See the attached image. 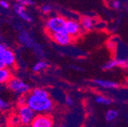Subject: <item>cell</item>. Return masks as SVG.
I'll list each match as a JSON object with an SVG mask.
<instances>
[{"instance_id":"obj_1","label":"cell","mask_w":128,"mask_h":127,"mask_svg":"<svg viewBox=\"0 0 128 127\" xmlns=\"http://www.w3.org/2000/svg\"><path fill=\"white\" fill-rule=\"evenodd\" d=\"M27 105L36 114H47L53 110L54 103L50 98H39L29 93L27 95Z\"/></svg>"},{"instance_id":"obj_2","label":"cell","mask_w":128,"mask_h":127,"mask_svg":"<svg viewBox=\"0 0 128 127\" xmlns=\"http://www.w3.org/2000/svg\"><path fill=\"white\" fill-rule=\"evenodd\" d=\"M66 19L62 16L50 17L45 21V30L48 35L65 31Z\"/></svg>"},{"instance_id":"obj_3","label":"cell","mask_w":128,"mask_h":127,"mask_svg":"<svg viewBox=\"0 0 128 127\" xmlns=\"http://www.w3.org/2000/svg\"><path fill=\"white\" fill-rule=\"evenodd\" d=\"M8 88L13 92L21 95H27L30 92V86L26 84L21 78L12 77L7 84Z\"/></svg>"},{"instance_id":"obj_4","label":"cell","mask_w":128,"mask_h":127,"mask_svg":"<svg viewBox=\"0 0 128 127\" xmlns=\"http://www.w3.org/2000/svg\"><path fill=\"white\" fill-rule=\"evenodd\" d=\"M16 114L20 120L22 126H30L37 116L34 111L32 110L28 105L18 107Z\"/></svg>"},{"instance_id":"obj_5","label":"cell","mask_w":128,"mask_h":127,"mask_svg":"<svg viewBox=\"0 0 128 127\" xmlns=\"http://www.w3.org/2000/svg\"><path fill=\"white\" fill-rule=\"evenodd\" d=\"M31 127H54V120L48 114H37L30 124Z\"/></svg>"},{"instance_id":"obj_6","label":"cell","mask_w":128,"mask_h":127,"mask_svg":"<svg viewBox=\"0 0 128 127\" xmlns=\"http://www.w3.org/2000/svg\"><path fill=\"white\" fill-rule=\"evenodd\" d=\"M82 27L80 25V23L75 20H66L65 31L72 37H78L81 33Z\"/></svg>"},{"instance_id":"obj_7","label":"cell","mask_w":128,"mask_h":127,"mask_svg":"<svg viewBox=\"0 0 128 127\" xmlns=\"http://www.w3.org/2000/svg\"><path fill=\"white\" fill-rule=\"evenodd\" d=\"M50 37L53 40V41L61 46H67L70 44L73 40V38H72L66 31L51 34L50 35Z\"/></svg>"},{"instance_id":"obj_8","label":"cell","mask_w":128,"mask_h":127,"mask_svg":"<svg viewBox=\"0 0 128 127\" xmlns=\"http://www.w3.org/2000/svg\"><path fill=\"white\" fill-rule=\"evenodd\" d=\"M117 66L127 68L128 67V60L124 59H114L108 61L105 64L103 65L102 69L104 70H110Z\"/></svg>"},{"instance_id":"obj_9","label":"cell","mask_w":128,"mask_h":127,"mask_svg":"<svg viewBox=\"0 0 128 127\" xmlns=\"http://www.w3.org/2000/svg\"><path fill=\"white\" fill-rule=\"evenodd\" d=\"M13 10L22 19H23L28 22L33 21V18H32L31 15L26 11L25 7H24L21 4H19L18 2H15L13 5Z\"/></svg>"},{"instance_id":"obj_10","label":"cell","mask_w":128,"mask_h":127,"mask_svg":"<svg viewBox=\"0 0 128 127\" xmlns=\"http://www.w3.org/2000/svg\"><path fill=\"white\" fill-rule=\"evenodd\" d=\"M1 61L2 62L6 68L10 69L11 68L14 67L16 61V58L14 52L10 49H7Z\"/></svg>"},{"instance_id":"obj_11","label":"cell","mask_w":128,"mask_h":127,"mask_svg":"<svg viewBox=\"0 0 128 127\" xmlns=\"http://www.w3.org/2000/svg\"><path fill=\"white\" fill-rule=\"evenodd\" d=\"M18 40L23 46L28 47V48H33L35 43L30 34L25 30H23L18 35Z\"/></svg>"},{"instance_id":"obj_12","label":"cell","mask_w":128,"mask_h":127,"mask_svg":"<svg viewBox=\"0 0 128 127\" xmlns=\"http://www.w3.org/2000/svg\"><path fill=\"white\" fill-rule=\"evenodd\" d=\"M95 24L94 20L89 16H83L80 19V25L82 30L86 31H90L94 29Z\"/></svg>"},{"instance_id":"obj_13","label":"cell","mask_w":128,"mask_h":127,"mask_svg":"<svg viewBox=\"0 0 128 127\" xmlns=\"http://www.w3.org/2000/svg\"><path fill=\"white\" fill-rule=\"evenodd\" d=\"M93 82L98 86L104 88H116L119 86L118 83L112 81L103 80V79H94Z\"/></svg>"},{"instance_id":"obj_14","label":"cell","mask_w":128,"mask_h":127,"mask_svg":"<svg viewBox=\"0 0 128 127\" xmlns=\"http://www.w3.org/2000/svg\"><path fill=\"white\" fill-rule=\"evenodd\" d=\"M12 78V72L8 68L0 70V84H8Z\"/></svg>"},{"instance_id":"obj_15","label":"cell","mask_w":128,"mask_h":127,"mask_svg":"<svg viewBox=\"0 0 128 127\" xmlns=\"http://www.w3.org/2000/svg\"><path fill=\"white\" fill-rule=\"evenodd\" d=\"M30 93L32 94L33 95H35L37 97H39V98H50L49 92H48L46 90H45L44 88H34Z\"/></svg>"},{"instance_id":"obj_16","label":"cell","mask_w":128,"mask_h":127,"mask_svg":"<svg viewBox=\"0 0 128 127\" xmlns=\"http://www.w3.org/2000/svg\"><path fill=\"white\" fill-rule=\"evenodd\" d=\"M48 66H49V65H48V63L46 61H39L34 65L32 69H33L34 72H40L47 69Z\"/></svg>"},{"instance_id":"obj_17","label":"cell","mask_w":128,"mask_h":127,"mask_svg":"<svg viewBox=\"0 0 128 127\" xmlns=\"http://www.w3.org/2000/svg\"><path fill=\"white\" fill-rule=\"evenodd\" d=\"M118 117V112L114 109L108 110L105 114V120L108 122L114 121Z\"/></svg>"},{"instance_id":"obj_18","label":"cell","mask_w":128,"mask_h":127,"mask_svg":"<svg viewBox=\"0 0 128 127\" xmlns=\"http://www.w3.org/2000/svg\"><path fill=\"white\" fill-rule=\"evenodd\" d=\"M95 102L98 104H102V105H110L112 103V100L110 98H108L104 96H97L95 98Z\"/></svg>"},{"instance_id":"obj_19","label":"cell","mask_w":128,"mask_h":127,"mask_svg":"<svg viewBox=\"0 0 128 127\" xmlns=\"http://www.w3.org/2000/svg\"><path fill=\"white\" fill-rule=\"evenodd\" d=\"M9 123H10V126L12 127H20L22 125L21 122H20V120L18 118V117L17 116V114H14L12 115L10 119H9Z\"/></svg>"},{"instance_id":"obj_20","label":"cell","mask_w":128,"mask_h":127,"mask_svg":"<svg viewBox=\"0 0 128 127\" xmlns=\"http://www.w3.org/2000/svg\"><path fill=\"white\" fill-rule=\"evenodd\" d=\"M9 107H10V104L0 97V111L7 110L9 109Z\"/></svg>"},{"instance_id":"obj_21","label":"cell","mask_w":128,"mask_h":127,"mask_svg":"<svg viewBox=\"0 0 128 127\" xmlns=\"http://www.w3.org/2000/svg\"><path fill=\"white\" fill-rule=\"evenodd\" d=\"M53 10V7L50 4H45L42 7H41V11L44 14H50Z\"/></svg>"},{"instance_id":"obj_22","label":"cell","mask_w":128,"mask_h":127,"mask_svg":"<svg viewBox=\"0 0 128 127\" xmlns=\"http://www.w3.org/2000/svg\"><path fill=\"white\" fill-rule=\"evenodd\" d=\"M17 2L21 4L24 7L35 5V2L34 1H31V0H18V1H17Z\"/></svg>"},{"instance_id":"obj_23","label":"cell","mask_w":128,"mask_h":127,"mask_svg":"<svg viewBox=\"0 0 128 127\" xmlns=\"http://www.w3.org/2000/svg\"><path fill=\"white\" fill-rule=\"evenodd\" d=\"M27 95H21V96H19V98L18 99V107L27 105Z\"/></svg>"},{"instance_id":"obj_24","label":"cell","mask_w":128,"mask_h":127,"mask_svg":"<svg viewBox=\"0 0 128 127\" xmlns=\"http://www.w3.org/2000/svg\"><path fill=\"white\" fill-rule=\"evenodd\" d=\"M110 7H112L114 9L119 10L121 8L122 4H121V2L119 1V0H114V1H111L110 2Z\"/></svg>"},{"instance_id":"obj_25","label":"cell","mask_w":128,"mask_h":127,"mask_svg":"<svg viewBox=\"0 0 128 127\" xmlns=\"http://www.w3.org/2000/svg\"><path fill=\"white\" fill-rule=\"evenodd\" d=\"M32 49H33V50H34V52L36 53V54H38V55H39V56H41L44 55L43 49H42V47H41L39 44L35 43L34 46V47H33Z\"/></svg>"},{"instance_id":"obj_26","label":"cell","mask_w":128,"mask_h":127,"mask_svg":"<svg viewBox=\"0 0 128 127\" xmlns=\"http://www.w3.org/2000/svg\"><path fill=\"white\" fill-rule=\"evenodd\" d=\"M6 50H7V48L6 47V46L4 44L0 43V61L2 60V57H3Z\"/></svg>"},{"instance_id":"obj_27","label":"cell","mask_w":128,"mask_h":127,"mask_svg":"<svg viewBox=\"0 0 128 127\" xmlns=\"http://www.w3.org/2000/svg\"><path fill=\"white\" fill-rule=\"evenodd\" d=\"M65 102H66V105H68V106H72V105L73 104V103H74V100L72 99V97H70V96H66V98H65Z\"/></svg>"},{"instance_id":"obj_28","label":"cell","mask_w":128,"mask_h":127,"mask_svg":"<svg viewBox=\"0 0 128 127\" xmlns=\"http://www.w3.org/2000/svg\"><path fill=\"white\" fill-rule=\"evenodd\" d=\"M0 6L3 8H8L10 5L8 2L4 1V0H1V1H0Z\"/></svg>"},{"instance_id":"obj_29","label":"cell","mask_w":128,"mask_h":127,"mask_svg":"<svg viewBox=\"0 0 128 127\" xmlns=\"http://www.w3.org/2000/svg\"><path fill=\"white\" fill-rule=\"evenodd\" d=\"M4 68H6V67H5V66H4V64L2 63V61H0V70L2 69H4Z\"/></svg>"},{"instance_id":"obj_30","label":"cell","mask_w":128,"mask_h":127,"mask_svg":"<svg viewBox=\"0 0 128 127\" xmlns=\"http://www.w3.org/2000/svg\"><path fill=\"white\" fill-rule=\"evenodd\" d=\"M20 127H31L30 126H21Z\"/></svg>"},{"instance_id":"obj_31","label":"cell","mask_w":128,"mask_h":127,"mask_svg":"<svg viewBox=\"0 0 128 127\" xmlns=\"http://www.w3.org/2000/svg\"><path fill=\"white\" fill-rule=\"evenodd\" d=\"M60 127H67V126H64V125H62V126H60Z\"/></svg>"}]
</instances>
